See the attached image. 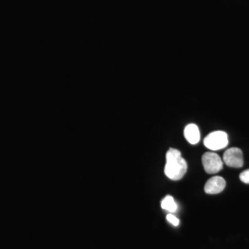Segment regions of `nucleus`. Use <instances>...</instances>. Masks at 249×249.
<instances>
[{"mask_svg":"<svg viewBox=\"0 0 249 249\" xmlns=\"http://www.w3.org/2000/svg\"><path fill=\"white\" fill-rule=\"evenodd\" d=\"M165 159L166 163L164 168L165 175L173 181H178L182 178L186 173L188 165L186 160L181 157L179 150L170 148L167 152Z\"/></svg>","mask_w":249,"mask_h":249,"instance_id":"f257e3e1","label":"nucleus"},{"mask_svg":"<svg viewBox=\"0 0 249 249\" xmlns=\"http://www.w3.org/2000/svg\"><path fill=\"white\" fill-rule=\"evenodd\" d=\"M229 143L228 134L223 131H214L210 133L204 140L205 146L211 150H219Z\"/></svg>","mask_w":249,"mask_h":249,"instance_id":"f03ea898","label":"nucleus"},{"mask_svg":"<svg viewBox=\"0 0 249 249\" xmlns=\"http://www.w3.org/2000/svg\"><path fill=\"white\" fill-rule=\"evenodd\" d=\"M203 166L208 174L219 173L223 168V160L219 155L214 152H208L202 157Z\"/></svg>","mask_w":249,"mask_h":249,"instance_id":"7ed1b4c3","label":"nucleus"},{"mask_svg":"<svg viewBox=\"0 0 249 249\" xmlns=\"http://www.w3.org/2000/svg\"><path fill=\"white\" fill-rule=\"evenodd\" d=\"M223 161L231 168H242L244 165L243 152L237 147L229 148L224 152Z\"/></svg>","mask_w":249,"mask_h":249,"instance_id":"20e7f679","label":"nucleus"},{"mask_svg":"<svg viewBox=\"0 0 249 249\" xmlns=\"http://www.w3.org/2000/svg\"><path fill=\"white\" fill-rule=\"evenodd\" d=\"M226 187V181L222 177L215 176L210 178L204 186V191L207 194H218L224 191Z\"/></svg>","mask_w":249,"mask_h":249,"instance_id":"39448f33","label":"nucleus"},{"mask_svg":"<svg viewBox=\"0 0 249 249\" xmlns=\"http://www.w3.org/2000/svg\"><path fill=\"white\" fill-rule=\"evenodd\" d=\"M184 137L187 142L192 145H196L200 141L201 134L199 127L196 124H191L184 129Z\"/></svg>","mask_w":249,"mask_h":249,"instance_id":"423d86ee","label":"nucleus"},{"mask_svg":"<svg viewBox=\"0 0 249 249\" xmlns=\"http://www.w3.org/2000/svg\"><path fill=\"white\" fill-rule=\"evenodd\" d=\"M161 208L165 211H169L170 213H174L178 209V205L175 202L173 196H165L161 201Z\"/></svg>","mask_w":249,"mask_h":249,"instance_id":"0eeeda50","label":"nucleus"},{"mask_svg":"<svg viewBox=\"0 0 249 249\" xmlns=\"http://www.w3.org/2000/svg\"><path fill=\"white\" fill-rule=\"evenodd\" d=\"M166 219L170 224H173L175 227H178V224H179V219L178 217H175L173 214H168L167 215Z\"/></svg>","mask_w":249,"mask_h":249,"instance_id":"6e6552de","label":"nucleus"},{"mask_svg":"<svg viewBox=\"0 0 249 249\" xmlns=\"http://www.w3.org/2000/svg\"><path fill=\"white\" fill-rule=\"evenodd\" d=\"M240 178L242 182L249 184V170H245L240 174Z\"/></svg>","mask_w":249,"mask_h":249,"instance_id":"1a4fd4ad","label":"nucleus"}]
</instances>
